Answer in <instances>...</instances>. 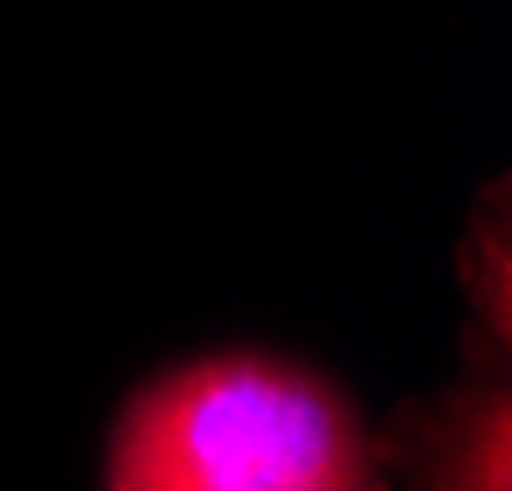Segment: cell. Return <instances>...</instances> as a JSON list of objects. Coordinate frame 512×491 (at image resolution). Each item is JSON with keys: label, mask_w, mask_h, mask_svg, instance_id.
Listing matches in <instances>:
<instances>
[{"label": "cell", "mask_w": 512, "mask_h": 491, "mask_svg": "<svg viewBox=\"0 0 512 491\" xmlns=\"http://www.w3.org/2000/svg\"><path fill=\"white\" fill-rule=\"evenodd\" d=\"M111 491H374V478L333 388L277 360H201L132 402Z\"/></svg>", "instance_id": "cell-1"}, {"label": "cell", "mask_w": 512, "mask_h": 491, "mask_svg": "<svg viewBox=\"0 0 512 491\" xmlns=\"http://www.w3.org/2000/svg\"><path fill=\"white\" fill-rule=\"evenodd\" d=\"M478 471L471 464H457V491H506V409L492 402L485 422H478Z\"/></svg>", "instance_id": "cell-2"}]
</instances>
